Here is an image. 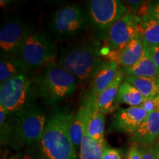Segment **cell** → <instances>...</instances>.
Returning a JSON list of instances; mask_svg holds the SVG:
<instances>
[{
  "label": "cell",
  "mask_w": 159,
  "mask_h": 159,
  "mask_svg": "<svg viewBox=\"0 0 159 159\" xmlns=\"http://www.w3.org/2000/svg\"><path fill=\"white\" fill-rule=\"evenodd\" d=\"M41 107L32 104L16 114H9L1 127V143L13 148H29L39 144L47 121Z\"/></svg>",
  "instance_id": "cell-1"
},
{
  "label": "cell",
  "mask_w": 159,
  "mask_h": 159,
  "mask_svg": "<svg viewBox=\"0 0 159 159\" xmlns=\"http://www.w3.org/2000/svg\"><path fill=\"white\" fill-rule=\"evenodd\" d=\"M72 119L67 108H56L52 111L39 142L40 158L77 159L76 148L70 136Z\"/></svg>",
  "instance_id": "cell-2"
},
{
  "label": "cell",
  "mask_w": 159,
  "mask_h": 159,
  "mask_svg": "<svg viewBox=\"0 0 159 159\" xmlns=\"http://www.w3.org/2000/svg\"><path fill=\"white\" fill-rule=\"evenodd\" d=\"M34 90L44 105L53 106L75 93L77 80L55 63L46 66L34 80Z\"/></svg>",
  "instance_id": "cell-3"
},
{
  "label": "cell",
  "mask_w": 159,
  "mask_h": 159,
  "mask_svg": "<svg viewBox=\"0 0 159 159\" xmlns=\"http://www.w3.org/2000/svg\"><path fill=\"white\" fill-rule=\"evenodd\" d=\"M101 50L94 41H84L63 47L59 65L79 80L85 82L93 76L103 63Z\"/></svg>",
  "instance_id": "cell-4"
},
{
  "label": "cell",
  "mask_w": 159,
  "mask_h": 159,
  "mask_svg": "<svg viewBox=\"0 0 159 159\" xmlns=\"http://www.w3.org/2000/svg\"><path fill=\"white\" fill-rule=\"evenodd\" d=\"M57 47L42 32L32 29L26 37L17 57L29 70L55 63Z\"/></svg>",
  "instance_id": "cell-5"
},
{
  "label": "cell",
  "mask_w": 159,
  "mask_h": 159,
  "mask_svg": "<svg viewBox=\"0 0 159 159\" xmlns=\"http://www.w3.org/2000/svg\"><path fill=\"white\" fill-rule=\"evenodd\" d=\"M91 21L85 10L78 5H69L55 11L51 16L49 29L59 40H69L89 28Z\"/></svg>",
  "instance_id": "cell-6"
},
{
  "label": "cell",
  "mask_w": 159,
  "mask_h": 159,
  "mask_svg": "<svg viewBox=\"0 0 159 159\" xmlns=\"http://www.w3.org/2000/svg\"><path fill=\"white\" fill-rule=\"evenodd\" d=\"M35 94L27 74L15 77L1 83L0 85V106L9 114H16L33 104Z\"/></svg>",
  "instance_id": "cell-7"
},
{
  "label": "cell",
  "mask_w": 159,
  "mask_h": 159,
  "mask_svg": "<svg viewBox=\"0 0 159 159\" xmlns=\"http://www.w3.org/2000/svg\"><path fill=\"white\" fill-rule=\"evenodd\" d=\"M139 34V18L128 10L111 26L107 33L106 55H115L118 62L119 55L125 47Z\"/></svg>",
  "instance_id": "cell-8"
},
{
  "label": "cell",
  "mask_w": 159,
  "mask_h": 159,
  "mask_svg": "<svg viewBox=\"0 0 159 159\" xmlns=\"http://www.w3.org/2000/svg\"><path fill=\"white\" fill-rule=\"evenodd\" d=\"M88 10L91 24L100 34L108 33L111 26L128 11L118 0H91Z\"/></svg>",
  "instance_id": "cell-9"
},
{
  "label": "cell",
  "mask_w": 159,
  "mask_h": 159,
  "mask_svg": "<svg viewBox=\"0 0 159 159\" xmlns=\"http://www.w3.org/2000/svg\"><path fill=\"white\" fill-rule=\"evenodd\" d=\"M32 30L17 16L7 17L2 24L0 30L1 52L17 56L24 41Z\"/></svg>",
  "instance_id": "cell-10"
},
{
  "label": "cell",
  "mask_w": 159,
  "mask_h": 159,
  "mask_svg": "<svg viewBox=\"0 0 159 159\" xmlns=\"http://www.w3.org/2000/svg\"><path fill=\"white\" fill-rule=\"evenodd\" d=\"M96 98L97 97L90 91L87 93L78 111L73 116L70 127V136L76 150L80 147L83 139L86 134L89 121L96 112Z\"/></svg>",
  "instance_id": "cell-11"
},
{
  "label": "cell",
  "mask_w": 159,
  "mask_h": 159,
  "mask_svg": "<svg viewBox=\"0 0 159 159\" xmlns=\"http://www.w3.org/2000/svg\"><path fill=\"white\" fill-rule=\"evenodd\" d=\"M148 115L142 105L118 109L112 119L111 127L115 130L134 135Z\"/></svg>",
  "instance_id": "cell-12"
},
{
  "label": "cell",
  "mask_w": 159,
  "mask_h": 159,
  "mask_svg": "<svg viewBox=\"0 0 159 159\" xmlns=\"http://www.w3.org/2000/svg\"><path fill=\"white\" fill-rule=\"evenodd\" d=\"M159 136V111H154L148 114L147 118L141 124L133 135V142L143 148L154 144Z\"/></svg>",
  "instance_id": "cell-13"
},
{
  "label": "cell",
  "mask_w": 159,
  "mask_h": 159,
  "mask_svg": "<svg viewBox=\"0 0 159 159\" xmlns=\"http://www.w3.org/2000/svg\"><path fill=\"white\" fill-rule=\"evenodd\" d=\"M119 63L116 61H105L94 73L90 92L97 96L107 89L116 79L119 72Z\"/></svg>",
  "instance_id": "cell-14"
},
{
  "label": "cell",
  "mask_w": 159,
  "mask_h": 159,
  "mask_svg": "<svg viewBox=\"0 0 159 159\" xmlns=\"http://www.w3.org/2000/svg\"><path fill=\"white\" fill-rule=\"evenodd\" d=\"M124 79V74L122 69H119L114 82L105 89L102 93L97 95L96 98V111L102 114H106L114 110L116 97L118 95L121 82Z\"/></svg>",
  "instance_id": "cell-15"
},
{
  "label": "cell",
  "mask_w": 159,
  "mask_h": 159,
  "mask_svg": "<svg viewBox=\"0 0 159 159\" xmlns=\"http://www.w3.org/2000/svg\"><path fill=\"white\" fill-rule=\"evenodd\" d=\"M30 71L17 56L1 52L0 57V83H2L13 77L27 74Z\"/></svg>",
  "instance_id": "cell-16"
},
{
  "label": "cell",
  "mask_w": 159,
  "mask_h": 159,
  "mask_svg": "<svg viewBox=\"0 0 159 159\" xmlns=\"http://www.w3.org/2000/svg\"><path fill=\"white\" fill-rule=\"evenodd\" d=\"M144 53V43L140 34L134 38L122 51L118 63L122 69L130 68L142 58Z\"/></svg>",
  "instance_id": "cell-17"
},
{
  "label": "cell",
  "mask_w": 159,
  "mask_h": 159,
  "mask_svg": "<svg viewBox=\"0 0 159 159\" xmlns=\"http://www.w3.org/2000/svg\"><path fill=\"white\" fill-rule=\"evenodd\" d=\"M139 32L146 46H159V23L149 15L148 12L137 16Z\"/></svg>",
  "instance_id": "cell-18"
},
{
  "label": "cell",
  "mask_w": 159,
  "mask_h": 159,
  "mask_svg": "<svg viewBox=\"0 0 159 159\" xmlns=\"http://www.w3.org/2000/svg\"><path fill=\"white\" fill-rule=\"evenodd\" d=\"M124 80L134 85L147 100H152L159 95V77H139L125 76Z\"/></svg>",
  "instance_id": "cell-19"
},
{
  "label": "cell",
  "mask_w": 159,
  "mask_h": 159,
  "mask_svg": "<svg viewBox=\"0 0 159 159\" xmlns=\"http://www.w3.org/2000/svg\"><path fill=\"white\" fill-rule=\"evenodd\" d=\"M125 76L139 77H159V67L155 64L148 55L144 53L142 58L136 64L127 69H122Z\"/></svg>",
  "instance_id": "cell-20"
},
{
  "label": "cell",
  "mask_w": 159,
  "mask_h": 159,
  "mask_svg": "<svg viewBox=\"0 0 159 159\" xmlns=\"http://www.w3.org/2000/svg\"><path fill=\"white\" fill-rule=\"evenodd\" d=\"M146 101L147 99L134 85L123 80L119 87L116 103L122 102L130 105V107H137L142 105Z\"/></svg>",
  "instance_id": "cell-21"
},
{
  "label": "cell",
  "mask_w": 159,
  "mask_h": 159,
  "mask_svg": "<svg viewBox=\"0 0 159 159\" xmlns=\"http://www.w3.org/2000/svg\"><path fill=\"white\" fill-rule=\"evenodd\" d=\"M105 141H97L86 134L80 147V159H102Z\"/></svg>",
  "instance_id": "cell-22"
},
{
  "label": "cell",
  "mask_w": 159,
  "mask_h": 159,
  "mask_svg": "<svg viewBox=\"0 0 159 159\" xmlns=\"http://www.w3.org/2000/svg\"><path fill=\"white\" fill-rule=\"evenodd\" d=\"M105 115L96 111L89 121L86 130L87 136L97 141H105Z\"/></svg>",
  "instance_id": "cell-23"
},
{
  "label": "cell",
  "mask_w": 159,
  "mask_h": 159,
  "mask_svg": "<svg viewBox=\"0 0 159 159\" xmlns=\"http://www.w3.org/2000/svg\"><path fill=\"white\" fill-rule=\"evenodd\" d=\"M144 50L149 57L159 67V46H146L144 44Z\"/></svg>",
  "instance_id": "cell-24"
},
{
  "label": "cell",
  "mask_w": 159,
  "mask_h": 159,
  "mask_svg": "<svg viewBox=\"0 0 159 159\" xmlns=\"http://www.w3.org/2000/svg\"><path fill=\"white\" fill-rule=\"evenodd\" d=\"M102 159H122L121 151L119 149L108 147L106 144L103 152Z\"/></svg>",
  "instance_id": "cell-25"
},
{
  "label": "cell",
  "mask_w": 159,
  "mask_h": 159,
  "mask_svg": "<svg viewBox=\"0 0 159 159\" xmlns=\"http://www.w3.org/2000/svg\"><path fill=\"white\" fill-rule=\"evenodd\" d=\"M147 5L149 15L159 23V1L149 2Z\"/></svg>",
  "instance_id": "cell-26"
},
{
  "label": "cell",
  "mask_w": 159,
  "mask_h": 159,
  "mask_svg": "<svg viewBox=\"0 0 159 159\" xmlns=\"http://www.w3.org/2000/svg\"><path fill=\"white\" fill-rule=\"evenodd\" d=\"M124 2H125V4L129 7V8L130 9V11L136 15L139 10L142 8L144 2L140 1V0H128V1H125Z\"/></svg>",
  "instance_id": "cell-27"
},
{
  "label": "cell",
  "mask_w": 159,
  "mask_h": 159,
  "mask_svg": "<svg viewBox=\"0 0 159 159\" xmlns=\"http://www.w3.org/2000/svg\"><path fill=\"white\" fill-rule=\"evenodd\" d=\"M127 159H142V155L141 148L137 144H134L130 147L128 152Z\"/></svg>",
  "instance_id": "cell-28"
},
{
  "label": "cell",
  "mask_w": 159,
  "mask_h": 159,
  "mask_svg": "<svg viewBox=\"0 0 159 159\" xmlns=\"http://www.w3.org/2000/svg\"><path fill=\"white\" fill-rule=\"evenodd\" d=\"M142 159H157L153 146L141 148Z\"/></svg>",
  "instance_id": "cell-29"
},
{
  "label": "cell",
  "mask_w": 159,
  "mask_h": 159,
  "mask_svg": "<svg viewBox=\"0 0 159 159\" xmlns=\"http://www.w3.org/2000/svg\"><path fill=\"white\" fill-rule=\"evenodd\" d=\"M6 159H41L39 156H35L33 155L29 154H22V153H18L13 156H10L9 158Z\"/></svg>",
  "instance_id": "cell-30"
},
{
  "label": "cell",
  "mask_w": 159,
  "mask_h": 159,
  "mask_svg": "<svg viewBox=\"0 0 159 159\" xmlns=\"http://www.w3.org/2000/svg\"><path fill=\"white\" fill-rule=\"evenodd\" d=\"M152 101H153V103H154L155 110L159 111V95L158 96H157L156 98L152 99Z\"/></svg>",
  "instance_id": "cell-31"
},
{
  "label": "cell",
  "mask_w": 159,
  "mask_h": 159,
  "mask_svg": "<svg viewBox=\"0 0 159 159\" xmlns=\"http://www.w3.org/2000/svg\"><path fill=\"white\" fill-rule=\"evenodd\" d=\"M153 148L155 150V152H156V158L159 159V147H153Z\"/></svg>",
  "instance_id": "cell-32"
},
{
  "label": "cell",
  "mask_w": 159,
  "mask_h": 159,
  "mask_svg": "<svg viewBox=\"0 0 159 159\" xmlns=\"http://www.w3.org/2000/svg\"><path fill=\"white\" fill-rule=\"evenodd\" d=\"M153 147H159V136H158V138H157L156 142H155Z\"/></svg>",
  "instance_id": "cell-33"
}]
</instances>
